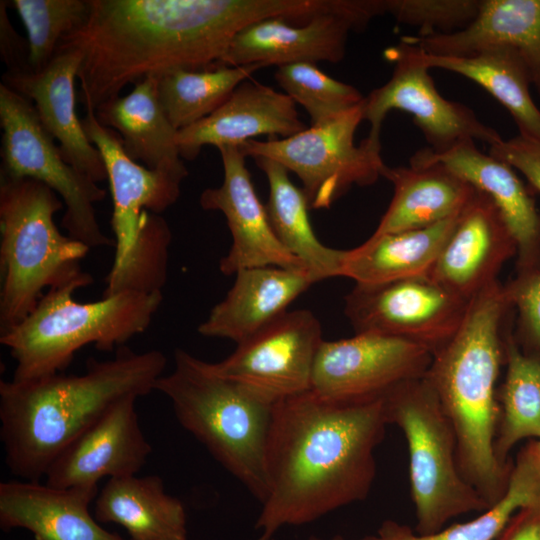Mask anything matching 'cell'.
I'll return each mask as SVG.
<instances>
[{"label":"cell","instance_id":"277c9868","mask_svg":"<svg viewBox=\"0 0 540 540\" xmlns=\"http://www.w3.org/2000/svg\"><path fill=\"white\" fill-rule=\"evenodd\" d=\"M511 310L504 285L496 281L485 288L425 374L454 429L460 472L489 506L504 494L513 466L501 464L494 449L500 417L496 385Z\"/></svg>","mask_w":540,"mask_h":540},{"label":"cell","instance_id":"484cf974","mask_svg":"<svg viewBox=\"0 0 540 540\" xmlns=\"http://www.w3.org/2000/svg\"><path fill=\"white\" fill-rule=\"evenodd\" d=\"M158 80L148 77L125 96L97 107L96 118L120 137L126 154L148 169L185 179L188 170L176 142L177 130L166 116L158 96Z\"/></svg>","mask_w":540,"mask_h":540},{"label":"cell","instance_id":"603a6c76","mask_svg":"<svg viewBox=\"0 0 540 540\" xmlns=\"http://www.w3.org/2000/svg\"><path fill=\"white\" fill-rule=\"evenodd\" d=\"M98 486L58 488L40 481L0 483V527L21 528L33 540H126L96 520L89 506Z\"/></svg>","mask_w":540,"mask_h":540},{"label":"cell","instance_id":"836d02e7","mask_svg":"<svg viewBox=\"0 0 540 540\" xmlns=\"http://www.w3.org/2000/svg\"><path fill=\"white\" fill-rule=\"evenodd\" d=\"M262 68V64H250L168 72L157 78L161 106L173 127L182 130L212 114Z\"/></svg>","mask_w":540,"mask_h":540},{"label":"cell","instance_id":"5b68a950","mask_svg":"<svg viewBox=\"0 0 540 540\" xmlns=\"http://www.w3.org/2000/svg\"><path fill=\"white\" fill-rule=\"evenodd\" d=\"M155 390L169 399L180 425L262 503L275 403L180 348L173 371L157 380Z\"/></svg>","mask_w":540,"mask_h":540},{"label":"cell","instance_id":"44dd1931","mask_svg":"<svg viewBox=\"0 0 540 540\" xmlns=\"http://www.w3.org/2000/svg\"><path fill=\"white\" fill-rule=\"evenodd\" d=\"M81 55L57 51L39 72H6L3 84L30 100L46 131L59 142L65 160L96 183L107 180L101 153L88 139L76 113L75 80Z\"/></svg>","mask_w":540,"mask_h":540},{"label":"cell","instance_id":"9a60e30c","mask_svg":"<svg viewBox=\"0 0 540 540\" xmlns=\"http://www.w3.org/2000/svg\"><path fill=\"white\" fill-rule=\"evenodd\" d=\"M323 341L321 324L310 310L287 311L209 366L276 403L311 389Z\"/></svg>","mask_w":540,"mask_h":540},{"label":"cell","instance_id":"ba28073f","mask_svg":"<svg viewBox=\"0 0 540 540\" xmlns=\"http://www.w3.org/2000/svg\"><path fill=\"white\" fill-rule=\"evenodd\" d=\"M382 403L387 424L400 428L407 442L417 534L436 533L452 518L490 507L460 472L454 429L425 376L397 386Z\"/></svg>","mask_w":540,"mask_h":540},{"label":"cell","instance_id":"ab89813d","mask_svg":"<svg viewBox=\"0 0 540 540\" xmlns=\"http://www.w3.org/2000/svg\"><path fill=\"white\" fill-rule=\"evenodd\" d=\"M489 154L519 171L540 192V141L518 134L489 146Z\"/></svg>","mask_w":540,"mask_h":540},{"label":"cell","instance_id":"e575fe53","mask_svg":"<svg viewBox=\"0 0 540 540\" xmlns=\"http://www.w3.org/2000/svg\"><path fill=\"white\" fill-rule=\"evenodd\" d=\"M27 32L30 71L43 70L66 35L83 25L89 0H10Z\"/></svg>","mask_w":540,"mask_h":540},{"label":"cell","instance_id":"3957f363","mask_svg":"<svg viewBox=\"0 0 540 540\" xmlns=\"http://www.w3.org/2000/svg\"><path fill=\"white\" fill-rule=\"evenodd\" d=\"M166 365L159 350L136 353L123 346L112 359L90 358L81 375L2 380L0 438L10 473L40 481L54 459L113 404L155 390Z\"/></svg>","mask_w":540,"mask_h":540},{"label":"cell","instance_id":"7bdbcfd3","mask_svg":"<svg viewBox=\"0 0 540 540\" xmlns=\"http://www.w3.org/2000/svg\"><path fill=\"white\" fill-rule=\"evenodd\" d=\"M310 540H322V539L317 538V537H312ZM329 540H344V538L341 535H336Z\"/></svg>","mask_w":540,"mask_h":540},{"label":"cell","instance_id":"d4e9b609","mask_svg":"<svg viewBox=\"0 0 540 540\" xmlns=\"http://www.w3.org/2000/svg\"><path fill=\"white\" fill-rule=\"evenodd\" d=\"M402 38L436 56H469L488 46H508L521 57L540 95V0H481L477 17L463 30Z\"/></svg>","mask_w":540,"mask_h":540},{"label":"cell","instance_id":"f1b7e54d","mask_svg":"<svg viewBox=\"0 0 540 540\" xmlns=\"http://www.w3.org/2000/svg\"><path fill=\"white\" fill-rule=\"evenodd\" d=\"M459 214L421 229L371 235L363 244L345 250L341 277L359 285H376L427 275Z\"/></svg>","mask_w":540,"mask_h":540},{"label":"cell","instance_id":"30bf717a","mask_svg":"<svg viewBox=\"0 0 540 540\" xmlns=\"http://www.w3.org/2000/svg\"><path fill=\"white\" fill-rule=\"evenodd\" d=\"M1 170L9 178H31L51 188L66 210L61 225L68 236L90 249L115 246L101 229L95 204L104 189L64 158L55 139L43 127L33 103L0 84Z\"/></svg>","mask_w":540,"mask_h":540},{"label":"cell","instance_id":"4316f807","mask_svg":"<svg viewBox=\"0 0 540 540\" xmlns=\"http://www.w3.org/2000/svg\"><path fill=\"white\" fill-rule=\"evenodd\" d=\"M393 198L372 236L425 228L458 215L476 189L441 163L385 166Z\"/></svg>","mask_w":540,"mask_h":540},{"label":"cell","instance_id":"8fae6325","mask_svg":"<svg viewBox=\"0 0 540 540\" xmlns=\"http://www.w3.org/2000/svg\"><path fill=\"white\" fill-rule=\"evenodd\" d=\"M383 55L394 64V69L384 85L364 98L363 121L370 124L369 139L380 142L387 114L400 110L412 116L434 153L447 152L465 140H479L489 146L502 140L470 107L439 93L416 45L401 38L399 43L385 49Z\"/></svg>","mask_w":540,"mask_h":540},{"label":"cell","instance_id":"e0dca14e","mask_svg":"<svg viewBox=\"0 0 540 540\" xmlns=\"http://www.w3.org/2000/svg\"><path fill=\"white\" fill-rule=\"evenodd\" d=\"M81 121L88 139L101 153L107 172L115 235V257L110 272H116L136 246L144 213L160 215L175 204L183 179L148 169L131 159L124 151L119 135L101 125L93 109L86 108Z\"/></svg>","mask_w":540,"mask_h":540},{"label":"cell","instance_id":"1f68e13d","mask_svg":"<svg viewBox=\"0 0 540 540\" xmlns=\"http://www.w3.org/2000/svg\"><path fill=\"white\" fill-rule=\"evenodd\" d=\"M540 504V458L529 441L513 461L507 488L499 500L470 521L420 535L409 526L386 520L376 535L362 540H496L521 508Z\"/></svg>","mask_w":540,"mask_h":540},{"label":"cell","instance_id":"d590c367","mask_svg":"<svg viewBox=\"0 0 540 540\" xmlns=\"http://www.w3.org/2000/svg\"><path fill=\"white\" fill-rule=\"evenodd\" d=\"M171 239L167 222L160 215L146 211L133 252L118 271L108 273L102 297L123 291L162 292L167 278Z\"/></svg>","mask_w":540,"mask_h":540},{"label":"cell","instance_id":"2e32d148","mask_svg":"<svg viewBox=\"0 0 540 540\" xmlns=\"http://www.w3.org/2000/svg\"><path fill=\"white\" fill-rule=\"evenodd\" d=\"M218 150L223 164V182L218 187L205 189L199 201L204 210L223 213L232 236L231 247L219 262L221 273L235 275L242 269L265 266L304 269L276 237L241 148L224 146Z\"/></svg>","mask_w":540,"mask_h":540},{"label":"cell","instance_id":"ee69618b","mask_svg":"<svg viewBox=\"0 0 540 540\" xmlns=\"http://www.w3.org/2000/svg\"><path fill=\"white\" fill-rule=\"evenodd\" d=\"M537 453L540 457V440H534Z\"/></svg>","mask_w":540,"mask_h":540},{"label":"cell","instance_id":"60d3db41","mask_svg":"<svg viewBox=\"0 0 540 540\" xmlns=\"http://www.w3.org/2000/svg\"><path fill=\"white\" fill-rule=\"evenodd\" d=\"M7 1H0V54L7 67L6 72L30 71L28 44L12 26L6 12Z\"/></svg>","mask_w":540,"mask_h":540},{"label":"cell","instance_id":"7c38bea8","mask_svg":"<svg viewBox=\"0 0 540 540\" xmlns=\"http://www.w3.org/2000/svg\"><path fill=\"white\" fill-rule=\"evenodd\" d=\"M470 301L429 275L376 285L355 284L345 296L344 313L355 334L400 338L434 355L456 334Z\"/></svg>","mask_w":540,"mask_h":540},{"label":"cell","instance_id":"74e56055","mask_svg":"<svg viewBox=\"0 0 540 540\" xmlns=\"http://www.w3.org/2000/svg\"><path fill=\"white\" fill-rule=\"evenodd\" d=\"M481 0H383L384 14L419 28L418 36L463 30L477 17Z\"/></svg>","mask_w":540,"mask_h":540},{"label":"cell","instance_id":"b9f144b4","mask_svg":"<svg viewBox=\"0 0 540 540\" xmlns=\"http://www.w3.org/2000/svg\"><path fill=\"white\" fill-rule=\"evenodd\" d=\"M496 540H540V504L519 509Z\"/></svg>","mask_w":540,"mask_h":540},{"label":"cell","instance_id":"7a4b0ae2","mask_svg":"<svg viewBox=\"0 0 540 540\" xmlns=\"http://www.w3.org/2000/svg\"><path fill=\"white\" fill-rule=\"evenodd\" d=\"M382 399L340 404L311 390L275 403L266 450L267 494L257 540L364 500L387 426Z\"/></svg>","mask_w":540,"mask_h":540},{"label":"cell","instance_id":"8d00e7d4","mask_svg":"<svg viewBox=\"0 0 540 540\" xmlns=\"http://www.w3.org/2000/svg\"><path fill=\"white\" fill-rule=\"evenodd\" d=\"M274 78L295 104H300L316 125L360 105L364 96L354 86L338 81L314 63L277 67Z\"/></svg>","mask_w":540,"mask_h":540},{"label":"cell","instance_id":"52a82bcc","mask_svg":"<svg viewBox=\"0 0 540 540\" xmlns=\"http://www.w3.org/2000/svg\"><path fill=\"white\" fill-rule=\"evenodd\" d=\"M83 282L48 289L34 310L0 333V343L16 362L13 381H30L64 371L83 346L111 352L143 333L163 295L123 291L98 301L73 298Z\"/></svg>","mask_w":540,"mask_h":540},{"label":"cell","instance_id":"cb8c5ba5","mask_svg":"<svg viewBox=\"0 0 540 540\" xmlns=\"http://www.w3.org/2000/svg\"><path fill=\"white\" fill-rule=\"evenodd\" d=\"M313 284L305 269L265 266L239 270L232 287L211 309L198 332L241 343L286 313Z\"/></svg>","mask_w":540,"mask_h":540},{"label":"cell","instance_id":"5bb4252c","mask_svg":"<svg viewBox=\"0 0 540 540\" xmlns=\"http://www.w3.org/2000/svg\"><path fill=\"white\" fill-rule=\"evenodd\" d=\"M382 14L383 0H335L332 9L299 25L281 17L262 19L235 35L219 66L338 63L349 33Z\"/></svg>","mask_w":540,"mask_h":540},{"label":"cell","instance_id":"f546056e","mask_svg":"<svg viewBox=\"0 0 540 540\" xmlns=\"http://www.w3.org/2000/svg\"><path fill=\"white\" fill-rule=\"evenodd\" d=\"M269 187L265 205L269 221L280 243L303 265L313 283L341 277L345 250L325 246L314 233L309 203L289 177V171L265 157L254 158Z\"/></svg>","mask_w":540,"mask_h":540},{"label":"cell","instance_id":"6da1fadb","mask_svg":"<svg viewBox=\"0 0 540 540\" xmlns=\"http://www.w3.org/2000/svg\"><path fill=\"white\" fill-rule=\"evenodd\" d=\"M81 27L56 50L81 55L78 100L94 111L128 84L220 67L235 35L271 17L305 20L316 0H89Z\"/></svg>","mask_w":540,"mask_h":540},{"label":"cell","instance_id":"ffe728a7","mask_svg":"<svg viewBox=\"0 0 540 540\" xmlns=\"http://www.w3.org/2000/svg\"><path fill=\"white\" fill-rule=\"evenodd\" d=\"M516 243L492 200L476 190L427 275L465 300L498 281Z\"/></svg>","mask_w":540,"mask_h":540},{"label":"cell","instance_id":"ac0fdd59","mask_svg":"<svg viewBox=\"0 0 540 540\" xmlns=\"http://www.w3.org/2000/svg\"><path fill=\"white\" fill-rule=\"evenodd\" d=\"M137 398L120 399L74 439L49 466L45 483L58 488L98 486L105 477L136 475L152 452L139 424Z\"/></svg>","mask_w":540,"mask_h":540},{"label":"cell","instance_id":"f35d334b","mask_svg":"<svg viewBox=\"0 0 540 540\" xmlns=\"http://www.w3.org/2000/svg\"><path fill=\"white\" fill-rule=\"evenodd\" d=\"M513 310L517 312V333L520 347L540 356V267L518 272L505 285Z\"/></svg>","mask_w":540,"mask_h":540},{"label":"cell","instance_id":"4dcf8cb0","mask_svg":"<svg viewBox=\"0 0 540 540\" xmlns=\"http://www.w3.org/2000/svg\"><path fill=\"white\" fill-rule=\"evenodd\" d=\"M420 53L429 69L450 71L480 85L509 112L519 135L540 141V110L530 94L527 68L514 49L494 45L469 56Z\"/></svg>","mask_w":540,"mask_h":540},{"label":"cell","instance_id":"d6a6232c","mask_svg":"<svg viewBox=\"0 0 540 540\" xmlns=\"http://www.w3.org/2000/svg\"><path fill=\"white\" fill-rule=\"evenodd\" d=\"M506 374L498 388L500 417L495 455L503 465L513 461L509 454L524 439L540 440V356L525 352L510 328L504 333Z\"/></svg>","mask_w":540,"mask_h":540},{"label":"cell","instance_id":"4fadbf2b","mask_svg":"<svg viewBox=\"0 0 540 540\" xmlns=\"http://www.w3.org/2000/svg\"><path fill=\"white\" fill-rule=\"evenodd\" d=\"M433 355L412 342L372 333L323 341L314 363L311 391L340 404L383 399L397 386L425 376Z\"/></svg>","mask_w":540,"mask_h":540},{"label":"cell","instance_id":"8992f818","mask_svg":"<svg viewBox=\"0 0 540 540\" xmlns=\"http://www.w3.org/2000/svg\"><path fill=\"white\" fill-rule=\"evenodd\" d=\"M63 207L44 183L0 175V333L34 310L44 288L93 283L80 266L90 248L62 234L54 221Z\"/></svg>","mask_w":540,"mask_h":540},{"label":"cell","instance_id":"d6986e66","mask_svg":"<svg viewBox=\"0 0 540 540\" xmlns=\"http://www.w3.org/2000/svg\"><path fill=\"white\" fill-rule=\"evenodd\" d=\"M430 163L443 164L492 200L516 243V273L540 267V210L512 166L480 151L474 140L444 153L420 149L410 158L412 166Z\"/></svg>","mask_w":540,"mask_h":540},{"label":"cell","instance_id":"83f0119b","mask_svg":"<svg viewBox=\"0 0 540 540\" xmlns=\"http://www.w3.org/2000/svg\"><path fill=\"white\" fill-rule=\"evenodd\" d=\"M94 503L96 520L122 526L130 540H187L184 505L158 475L108 479Z\"/></svg>","mask_w":540,"mask_h":540},{"label":"cell","instance_id":"9c48e42d","mask_svg":"<svg viewBox=\"0 0 540 540\" xmlns=\"http://www.w3.org/2000/svg\"><path fill=\"white\" fill-rule=\"evenodd\" d=\"M362 106L363 102L293 136L252 139L239 147L246 157L269 158L296 174L309 207L327 209L352 186L374 184L386 166L381 157V142L368 137L359 145L354 142L363 121Z\"/></svg>","mask_w":540,"mask_h":540},{"label":"cell","instance_id":"7402d4cb","mask_svg":"<svg viewBox=\"0 0 540 540\" xmlns=\"http://www.w3.org/2000/svg\"><path fill=\"white\" fill-rule=\"evenodd\" d=\"M307 127L288 95L248 79L212 114L179 130L176 142L181 158L193 160L205 145L240 146L261 135L287 138Z\"/></svg>","mask_w":540,"mask_h":540}]
</instances>
